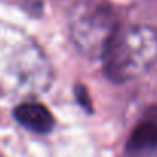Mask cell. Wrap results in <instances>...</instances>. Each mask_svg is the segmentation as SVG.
I'll list each match as a JSON object with an SVG mask.
<instances>
[{
  "instance_id": "6da1fadb",
  "label": "cell",
  "mask_w": 157,
  "mask_h": 157,
  "mask_svg": "<svg viewBox=\"0 0 157 157\" xmlns=\"http://www.w3.org/2000/svg\"><path fill=\"white\" fill-rule=\"evenodd\" d=\"M100 57L103 72L111 82L134 80L157 62V31L146 25L117 26Z\"/></svg>"
},
{
  "instance_id": "7a4b0ae2",
  "label": "cell",
  "mask_w": 157,
  "mask_h": 157,
  "mask_svg": "<svg viewBox=\"0 0 157 157\" xmlns=\"http://www.w3.org/2000/svg\"><path fill=\"white\" fill-rule=\"evenodd\" d=\"M116 28L108 10L88 5L77 8L71 20V33L77 48L90 57L102 56Z\"/></svg>"
},
{
  "instance_id": "3957f363",
  "label": "cell",
  "mask_w": 157,
  "mask_h": 157,
  "mask_svg": "<svg viewBox=\"0 0 157 157\" xmlns=\"http://www.w3.org/2000/svg\"><path fill=\"white\" fill-rule=\"evenodd\" d=\"M126 149L134 155L157 151V106L149 108L139 120L128 139Z\"/></svg>"
},
{
  "instance_id": "277c9868",
  "label": "cell",
  "mask_w": 157,
  "mask_h": 157,
  "mask_svg": "<svg viewBox=\"0 0 157 157\" xmlns=\"http://www.w3.org/2000/svg\"><path fill=\"white\" fill-rule=\"evenodd\" d=\"M16 120L31 132L48 134L54 128V117L51 111L39 102H25L14 109Z\"/></svg>"
},
{
  "instance_id": "5b68a950",
  "label": "cell",
  "mask_w": 157,
  "mask_h": 157,
  "mask_svg": "<svg viewBox=\"0 0 157 157\" xmlns=\"http://www.w3.org/2000/svg\"><path fill=\"white\" fill-rule=\"evenodd\" d=\"M75 94H77V99H78V102H80V105H82L85 109H90V108H91V102H90L88 91H86L85 86L77 85V86H75Z\"/></svg>"
}]
</instances>
